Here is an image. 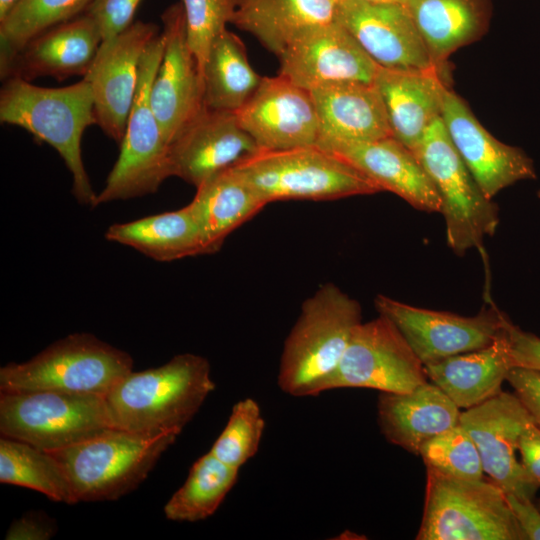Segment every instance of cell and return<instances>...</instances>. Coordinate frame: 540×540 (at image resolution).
Wrapping results in <instances>:
<instances>
[{"mask_svg": "<svg viewBox=\"0 0 540 540\" xmlns=\"http://www.w3.org/2000/svg\"><path fill=\"white\" fill-rule=\"evenodd\" d=\"M214 389L208 360L183 353L162 366L131 371L104 398L116 429L158 435L181 433Z\"/></svg>", "mask_w": 540, "mask_h": 540, "instance_id": "cell-1", "label": "cell"}, {"mask_svg": "<svg viewBox=\"0 0 540 540\" xmlns=\"http://www.w3.org/2000/svg\"><path fill=\"white\" fill-rule=\"evenodd\" d=\"M0 121L19 126L52 146L69 169L76 200L94 207L97 194L87 175L81 140L87 127L97 124L89 83L81 81L60 88H47L12 76L0 91Z\"/></svg>", "mask_w": 540, "mask_h": 540, "instance_id": "cell-2", "label": "cell"}, {"mask_svg": "<svg viewBox=\"0 0 540 540\" xmlns=\"http://www.w3.org/2000/svg\"><path fill=\"white\" fill-rule=\"evenodd\" d=\"M361 322L357 300L333 283L321 285L302 303L285 339L277 376L279 388L295 397L325 392Z\"/></svg>", "mask_w": 540, "mask_h": 540, "instance_id": "cell-3", "label": "cell"}, {"mask_svg": "<svg viewBox=\"0 0 540 540\" xmlns=\"http://www.w3.org/2000/svg\"><path fill=\"white\" fill-rule=\"evenodd\" d=\"M179 434L143 435L111 429L46 452L61 465L78 502L112 501L136 489Z\"/></svg>", "mask_w": 540, "mask_h": 540, "instance_id": "cell-4", "label": "cell"}, {"mask_svg": "<svg viewBox=\"0 0 540 540\" xmlns=\"http://www.w3.org/2000/svg\"><path fill=\"white\" fill-rule=\"evenodd\" d=\"M133 359L90 333H73L31 359L0 368V392L55 390L105 395L132 371Z\"/></svg>", "mask_w": 540, "mask_h": 540, "instance_id": "cell-5", "label": "cell"}, {"mask_svg": "<svg viewBox=\"0 0 540 540\" xmlns=\"http://www.w3.org/2000/svg\"><path fill=\"white\" fill-rule=\"evenodd\" d=\"M426 469L417 540H526L504 491L495 482Z\"/></svg>", "mask_w": 540, "mask_h": 540, "instance_id": "cell-6", "label": "cell"}, {"mask_svg": "<svg viewBox=\"0 0 540 540\" xmlns=\"http://www.w3.org/2000/svg\"><path fill=\"white\" fill-rule=\"evenodd\" d=\"M235 167L267 203L332 200L381 191L351 164L317 145L259 151Z\"/></svg>", "mask_w": 540, "mask_h": 540, "instance_id": "cell-7", "label": "cell"}, {"mask_svg": "<svg viewBox=\"0 0 540 540\" xmlns=\"http://www.w3.org/2000/svg\"><path fill=\"white\" fill-rule=\"evenodd\" d=\"M111 429L104 395L55 390L0 392L1 436L53 451Z\"/></svg>", "mask_w": 540, "mask_h": 540, "instance_id": "cell-8", "label": "cell"}, {"mask_svg": "<svg viewBox=\"0 0 540 540\" xmlns=\"http://www.w3.org/2000/svg\"><path fill=\"white\" fill-rule=\"evenodd\" d=\"M413 152L440 196L448 246L456 255L481 249L484 239L496 232L498 207L461 159L441 117L426 130Z\"/></svg>", "mask_w": 540, "mask_h": 540, "instance_id": "cell-9", "label": "cell"}, {"mask_svg": "<svg viewBox=\"0 0 540 540\" xmlns=\"http://www.w3.org/2000/svg\"><path fill=\"white\" fill-rule=\"evenodd\" d=\"M164 50L159 33L146 48L139 66L134 103L127 121L120 154L94 206L155 193L170 177L169 143L150 104V89Z\"/></svg>", "mask_w": 540, "mask_h": 540, "instance_id": "cell-10", "label": "cell"}, {"mask_svg": "<svg viewBox=\"0 0 540 540\" xmlns=\"http://www.w3.org/2000/svg\"><path fill=\"white\" fill-rule=\"evenodd\" d=\"M427 379L424 364L404 336L388 318L379 315L355 328L326 391L370 388L405 393Z\"/></svg>", "mask_w": 540, "mask_h": 540, "instance_id": "cell-11", "label": "cell"}, {"mask_svg": "<svg viewBox=\"0 0 540 540\" xmlns=\"http://www.w3.org/2000/svg\"><path fill=\"white\" fill-rule=\"evenodd\" d=\"M374 305L401 332L424 365L490 345L503 331L506 314L488 299L474 316H461L377 295Z\"/></svg>", "mask_w": 540, "mask_h": 540, "instance_id": "cell-12", "label": "cell"}, {"mask_svg": "<svg viewBox=\"0 0 540 540\" xmlns=\"http://www.w3.org/2000/svg\"><path fill=\"white\" fill-rule=\"evenodd\" d=\"M158 34L159 28L153 23L133 22L123 32L102 41L84 76L92 90L97 125L118 144L124 138L134 103L142 56Z\"/></svg>", "mask_w": 540, "mask_h": 540, "instance_id": "cell-13", "label": "cell"}, {"mask_svg": "<svg viewBox=\"0 0 540 540\" xmlns=\"http://www.w3.org/2000/svg\"><path fill=\"white\" fill-rule=\"evenodd\" d=\"M531 421L518 397L504 391L464 410L459 418L477 446L484 473L504 492L533 500L539 487L516 457L519 436Z\"/></svg>", "mask_w": 540, "mask_h": 540, "instance_id": "cell-14", "label": "cell"}, {"mask_svg": "<svg viewBox=\"0 0 540 540\" xmlns=\"http://www.w3.org/2000/svg\"><path fill=\"white\" fill-rule=\"evenodd\" d=\"M163 56L150 89V104L166 141L206 106L201 68L188 46L183 5L169 6L161 16Z\"/></svg>", "mask_w": 540, "mask_h": 540, "instance_id": "cell-15", "label": "cell"}, {"mask_svg": "<svg viewBox=\"0 0 540 540\" xmlns=\"http://www.w3.org/2000/svg\"><path fill=\"white\" fill-rule=\"evenodd\" d=\"M235 114L260 151L314 146L319 137V119L310 92L280 74L262 77Z\"/></svg>", "mask_w": 540, "mask_h": 540, "instance_id": "cell-16", "label": "cell"}, {"mask_svg": "<svg viewBox=\"0 0 540 540\" xmlns=\"http://www.w3.org/2000/svg\"><path fill=\"white\" fill-rule=\"evenodd\" d=\"M335 20L380 67L436 70L425 42L404 4L337 1Z\"/></svg>", "mask_w": 540, "mask_h": 540, "instance_id": "cell-17", "label": "cell"}, {"mask_svg": "<svg viewBox=\"0 0 540 540\" xmlns=\"http://www.w3.org/2000/svg\"><path fill=\"white\" fill-rule=\"evenodd\" d=\"M441 118L453 146L488 198L518 181L536 178L531 158L493 137L448 86L442 93Z\"/></svg>", "mask_w": 540, "mask_h": 540, "instance_id": "cell-18", "label": "cell"}, {"mask_svg": "<svg viewBox=\"0 0 540 540\" xmlns=\"http://www.w3.org/2000/svg\"><path fill=\"white\" fill-rule=\"evenodd\" d=\"M259 151L234 112L205 107L171 141L170 175L197 188L211 176Z\"/></svg>", "mask_w": 540, "mask_h": 540, "instance_id": "cell-19", "label": "cell"}, {"mask_svg": "<svg viewBox=\"0 0 540 540\" xmlns=\"http://www.w3.org/2000/svg\"><path fill=\"white\" fill-rule=\"evenodd\" d=\"M278 57L279 74L308 91L336 81L371 83L379 67L336 20L304 31Z\"/></svg>", "mask_w": 540, "mask_h": 540, "instance_id": "cell-20", "label": "cell"}, {"mask_svg": "<svg viewBox=\"0 0 540 540\" xmlns=\"http://www.w3.org/2000/svg\"><path fill=\"white\" fill-rule=\"evenodd\" d=\"M320 148L351 164L381 191L396 194L415 209L440 213L441 199L433 182L414 152L393 136Z\"/></svg>", "mask_w": 540, "mask_h": 540, "instance_id": "cell-21", "label": "cell"}, {"mask_svg": "<svg viewBox=\"0 0 540 540\" xmlns=\"http://www.w3.org/2000/svg\"><path fill=\"white\" fill-rule=\"evenodd\" d=\"M309 92L319 119L317 146L392 136L382 98L373 82L336 81Z\"/></svg>", "mask_w": 540, "mask_h": 540, "instance_id": "cell-22", "label": "cell"}, {"mask_svg": "<svg viewBox=\"0 0 540 540\" xmlns=\"http://www.w3.org/2000/svg\"><path fill=\"white\" fill-rule=\"evenodd\" d=\"M103 41L96 22L84 14L52 27L29 41L13 60L8 77L64 80L85 76ZM6 78V79H7Z\"/></svg>", "mask_w": 540, "mask_h": 540, "instance_id": "cell-23", "label": "cell"}, {"mask_svg": "<svg viewBox=\"0 0 540 540\" xmlns=\"http://www.w3.org/2000/svg\"><path fill=\"white\" fill-rule=\"evenodd\" d=\"M382 98L392 136L413 149L441 117L447 84L435 69L398 70L378 67L373 80Z\"/></svg>", "mask_w": 540, "mask_h": 540, "instance_id": "cell-24", "label": "cell"}, {"mask_svg": "<svg viewBox=\"0 0 540 540\" xmlns=\"http://www.w3.org/2000/svg\"><path fill=\"white\" fill-rule=\"evenodd\" d=\"M377 414L387 441L419 455L426 441L459 424L461 412L438 386L427 381L405 393L380 392Z\"/></svg>", "mask_w": 540, "mask_h": 540, "instance_id": "cell-25", "label": "cell"}, {"mask_svg": "<svg viewBox=\"0 0 540 540\" xmlns=\"http://www.w3.org/2000/svg\"><path fill=\"white\" fill-rule=\"evenodd\" d=\"M505 320V319H504ZM427 378L459 409L477 406L502 392L513 368L504 331L490 345L424 365Z\"/></svg>", "mask_w": 540, "mask_h": 540, "instance_id": "cell-26", "label": "cell"}, {"mask_svg": "<svg viewBox=\"0 0 540 540\" xmlns=\"http://www.w3.org/2000/svg\"><path fill=\"white\" fill-rule=\"evenodd\" d=\"M409 10L442 80L449 78L448 58L487 30L489 0H407Z\"/></svg>", "mask_w": 540, "mask_h": 540, "instance_id": "cell-27", "label": "cell"}, {"mask_svg": "<svg viewBox=\"0 0 540 540\" xmlns=\"http://www.w3.org/2000/svg\"><path fill=\"white\" fill-rule=\"evenodd\" d=\"M196 189L188 206L200 230L204 255L217 252L230 233L268 204L235 166Z\"/></svg>", "mask_w": 540, "mask_h": 540, "instance_id": "cell-28", "label": "cell"}, {"mask_svg": "<svg viewBox=\"0 0 540 540\" xmlns=\"http://www.w3.org/2000/svg\"><path fill=\"white\" fill-rule=\"evenodd\" d=\"M336 0H240L232 22L280 56L304 31L335 21Z\"/></svg>", "mask_w": 540, "mask_h": 540, "instance_id": "cell-29", "label": "cell"}, {"mask_svg": "<svg viewBox=\"0 0 540 540\" xmlns=\"http://www.w3.org/2000/svg\"><path fill=\"white\" fill-rule=\"evenodd\" d=\"M105 238L134 248L158 262L204 255L200 230L188 205L178 210L112 224Z\"/></svg>", "mask_w": 540, "mask_h": 540, "instance_id": "cell-30", "label": "cell"}, {"mask_svg": "<svg viewBox=\"0 0 540 540\" xmlns=\"http://www.w3.org/2000/svg\"><path fill=\"white\" fill-rule=\"evenodd\" d=\"M202 75L205 106L234 113L250 99L262 80L250 65L243 42L227 29L213 41Z\"/></svg>", "mask_w": 540, "mask_h": 540, "instance_id": "cell-31", "label": "cell"}, {"mask_svg": "<svg viewBox=\"0 0 540 540\" xmlns=\"http://www.w3.org/2000/svg\"><path fill=\"white\" fill-rule=\"evenodd\" d=\"M233 468L210 451L191 467L184 484L171 496L163 510L168 520L197 522L212 516L238 479Z\"/></svg>", "mask_w": 540, "mask_h": 540, "instance_id": "cell-32", "label": "cell"}, {"mask_svg": "<svg viewBox=\"0 0 540 540\" xmlns=\"http://www.w3.org/2000/svg\"><path fill=\"white\" fill-rule=\"evenodd\" d=\"M0 482L33 489L56 502L78 503L64 470L54 456L5 436L0 438Z\"/></svg>", "mask_w": 540, "mask_h": 540, "instance_id": "cell-33", "label": "cell"}, {"mask_svg": "<svg viewBox=\"0 0 540 540\" xmlns=\"http://www.w3.org/2000/svg\"><path fill=\"white\" fill-rule=\"evenodd\" d=\"M92 0H18L0 21V75L8 77L20 50L46 30L76 17Z\"/></svg>", "mask_w": 540, "mask_h": 540, "instance_id": "cell-34", "label": "cell"}, {"mask_svg": "<svg viewBox=\"0 0 540 540\" xmlns=\"http://www.w3.org/2000/svg\"><path fill=\"white\" fill-rule=\"evenodd\" d=\"M265 421L259 404L252 398L236 402L223 431L210 452L223 463L239 469L257 453Z\"/></svg>", "mask_w": 540, "mask_h": 540, "instance_id": "cell-35", "label": "cell"}, {"mask_svg": "<svg viewBox=\"0 0 540 540\" xmlns=\"http://www.w3.org/2000/svg\"><path fill=\"white\" fill-rule=\"evenodd\" d=\"M419 455L426 467L449 476L478 480L483 478V465L477 446L460 425L430 438Z\"/></svg>", "mask_w": 540, "mask_h": 540, "instance_id": "cell-36", "label": "cell"}, {"mask_svg": "<svg viewBox=\"0 0 540 540\" xmlns=\"http://www.w3.org/2000/svg\"><path fill=\"white\" fill-rule=\"evenodd\" d=\"M240 0H182L189 48L202 68L213 41L232 22Z\"/></svg>", "mask_w": 540, "mask_h": 540, "instance_id": "cell-37", "label": "cell"}, {"mask_svg": "<svg viewBox=\"0 0 540 540\" xmlns=\"http://www.w3.org/2000/svg\"><path fill=\"white\" fill-rule=\"evenodd\" d=\"M141 0H92L86 9L97 24L103 40L123 32L133 23Z\"/></svg>", "mask_w": 540, "mask_h": 540, "instance_id": "cell-38", "label": "cell"}, {"mask_svg": "<svg viewBox=\"0 0 540 540\" xmlns=\"http://www.w3.org/2000/svg\"><path fill=\"white\" fill-rule=\"evenodd\" d=\"M504 331L512 366L540 371V337L522 330L507 316Z\"/></svg>", "mask_w": 540, "mask_h": 540, "instance_id": "cell-39", "label": "cell"}, {"mask_svg": "<svg viewBox=\"0 0 540 540\" xmlns=\"http://www.w3.org/2000/svg\"><path fill=\"white\" fill-rule=\"evenodd\" d=\"M507 382L540 427V371L513 367L507 375Z\"/></svg>", "mask_w": 540, "mask_h": 540, "instance_id": "cell-40", "label": "cell"}, {"mask_svg": "<svg viewBox=\"0 0 540 540\" xmlns=\"http://www.w3.org/2000/svg\"><path fill=\"white\" fill-rule=\"evenodd\" d=\"M58 527L52 518L43 511H29L11 522L6 540H48Z\"/></svg>", "mask_w": 540, "mask_h": 540, "instance_id": "cell-41", "label": "cell"}, {"mask_svg": "<svg viewBox=\"0 0 540 540\" xmlns=\"http://www.w3.org/2000/svg\"><path fill=\"white\" fill-rule=\"evenodd\" d=\"M518 451L523 467L540 489V427L534 421L522 430Z\"/></svg>", "mask_w": 540, "mask_h": 540, "instance_id": "cell-42", "label": "cell"}, {"mask_svg": "<svg viewBox=\"0 0 540 540\" xmlns=\"http://www.w3.org/2000/svg\"><path fill=\"white\" fill-rule=\"evenodd\" d=\"M507 503L526 540H540V509L532 499L504 492Z\"/></svg>", "mask_w": 540, "mask_h": 540, "instance_id": "cell-43", "label": "cell"}, {"mask_svg": "<svg viewBox=\"0 0 540 540\" xmlns=\"http://www.w3.org/2000/svg\"><path fill=\"white\" fill-rule=\"evenodd\" d=\"M18 0H0V21L7 15Z\"/></svg>", "mask_w": 540, "mask_h": 540, "instance_id": "cell-44", "label": "cell"}, {"mask_svg": "<svg viewBox=\"0 0 540 540\" xmlns=\"http://www.w3.org/2000/svg\"><path fill=\"white\" fill-rule=\"evenodd\" d=\"M336 1H343V0H336ZM367 2H373V3H400L405 4L407 0H362Z\"/></svg>", "mask_w": 540, "mask_h": 540, "instance_id": "cell-45", "label": "cell"}, {"mask_svg": "<svg viewBox=\"0 0 540 540\" xmlns=\"http://www.w3.org/2000/svg\"><path fill=\"white\" fill-rule=\"evenodd\" d=\"M538 508L540 509V499H539V501H538Z\"/></svg>", "mask_w": 540, "mask_h": 540, "instance_id": "cell-46", "label": "cell"}, {"mask_svg": "<svg viewBox=\"0 0 540 540\" xmlns=\"http://www.w3.org/2000/svg\"><path fill=\"white\" fill-rule=\"evenodd\" d=\"M538 197L540 198V190H539V192H538Z\"/></svg>", "mask_w": 540, "mask_h": 540, "instance_id": "cell-47", "label": "cell"}]
</instances>
